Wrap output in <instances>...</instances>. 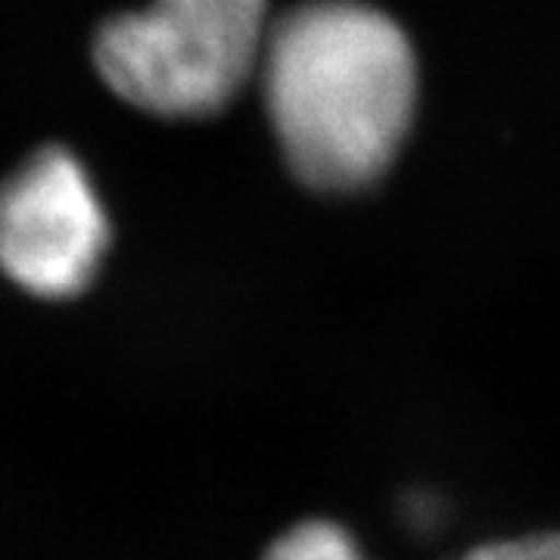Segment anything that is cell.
Here are the masks:
<instances>
[{"instance_id": "3957f363", "label": "cell", "mask_w": 560, "mask_h": 560, "mask_svg": "<svg viewBox=\"0 0 560 560\" xmlns=\"http://www.w3.org/2000/svg\"><path fill=\"white\" fill-rule=\"evenodd\" d=\"M109 249V215L88 168L44 147L0 180V275L35 300H75Z\"/></svg>"}, {"instance_id": "5b68a950", "label": "cell", "mask_w": 560, "mask_h": 560, "mask_svg": "<svg viewBox=\"0 0 560 560\" xmlns=\"http://www.w3.org/2000/svg\"><path fill=\"white\" fill-rule=\"evenodd\" d=\"M460 560H560V533L482 545Z\"/></svg>"}, {"instance_id": "7a4b0ae2", "label": "cell", "mask_w": 560, "mask_h": 560, "mask_svg": "<svg viewBox=\"0 0 560 560\" xmlns=\"http://www.w3.org/2000/svg\"><path fill=\"white\" fill-rule=\"evenodd\" d=\"M268 0H150L103 22L94 62L121 101L165 119L212 116L259 72Z\"/></svg>"}, {"instance_id": "6da1fadb", "label": "cell", "mask_w": 560, "mask_h": 560, "mask_svg": "<svg viewBox=\"0 0 560 560\" xmlns=\"http://www.w3.org/2000/svg\"><path fill=\"white\" fill-rule=\"evenodd\" d=\"M261 97L293 175L315 190H359L396 160L418 69L396 22L352 0H315L271 22Z\"/></svg>"}, {"instance_id": "277c9868", "label": "cell", "mask_w": 560, "mask_h": 560, "mask_svg": "<svg viewBox=\"0 0 560 560\" xmlns=\"http://www.w3.org/2000/svg\"><path fill=\"white\" fill-rule=\"evenodd\" d=\"M265 560H364L349 529L330 521H308L287 529Z\"/></svg>"}]
</instances>
